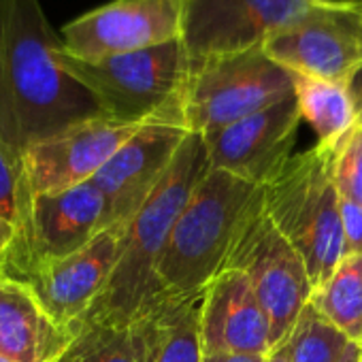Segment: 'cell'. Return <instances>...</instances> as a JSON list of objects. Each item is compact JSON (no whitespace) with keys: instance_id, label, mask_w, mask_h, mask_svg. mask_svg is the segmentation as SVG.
<instances>
[{"instance_id":"cell-1","label":"cell","mask_w":362,"mask_h":362,"mask_svg":"<svg viewBox=\"0 0 362 362\" xmlns=\"http://www.w3.org/2000/svg\"><path fill=\"white\" fill-rule=\"evenodd\" d=\"M62 37L39 0H0V143L24 156L75 124L103 117L60 60Z\"/></svg>"},{"instance_id":"cell-2","label":"cell","mask_w":362,"mask_h":362,"mask_svg":"<svg viewBox=\"0 0 362 362\" xmlns=\"http://www.w3.org/2000/svg\"><path fill=\"white\" fill-rule=\"evenodd\" d=\"M209 170L203 134L190 132L151 197L124 224L117 264L81 324H130L149 303L164 294L156 277V262L177 216Z\"/></svg>"},{"instance_id":"cell-3","label":"cell","mask_w":362,"mask_h":362,"mask_svg":"<svg viewBox=\"0 0 362 362\" xmlns=\"http://www.w3.org/2000/svg\"><path fill=\"white\" fill-rule=\"evenodd\" d=\"M262 186L211 168L177 216L156 262L166 294L203 292L224 269L233 243Z\"/></svg>"},{"instance_id":"cell-4","label":"cell","mask_w":362,"mask_h":362,"mask_svg":"<svg viewBox=\"0 0 362 362\" xmlns=\"http://www.w3.org/2000/svg\"><path fill=\"white\" fill-rule=\"evenodd\" d=\"M264 211L303 256L313 292L343 260L341 197L332 179V147L315 143L292 153L262 186Z\"/></svg>"},{"instance_id":"cell-5","label":"cell","mask_w":362,"mask_h":362,"mask_svg":"<svg viewBox=\"0 0 362 362\" xmlns=\"http://www.w3.org/2000/svg\"><path fill=\"white\" fill-rule=\"evenodd\" d=\"M60 60L94 94L105 117L130 126H186L184 94L190 62L181 39L98 62L77 60L62 45Z\"/></svg>"},{"instance_id":"cell-6","label":"cell","mask_w":362,"mask_h":362,"mask_svg":"<svg viewBox=\"0 0 362 362\" xmlns=\"http://www.w3.org/2000/svg\"><path fill=\"white\" fill-rule=\"evenodd\" d=\"M294 94V73L252 49L190 66L184 94V124L190 132H211L245 119Z\"/></svg>"},{"instance_id":"cell-7","label":"cell","mask_w":362,"mask_h":362,"mask_svg":"<svg viewBox=\"0 0 362 362\" xmlns=\"http://www.w3.org/2000/svg\"><path fill=\"white\" fill-rule=\"evenodd\" d=\"M226 269L250 279L271 322V345L288 341L313 286L303 256L267 216L262 192L237 233Z\"/></svg>"},{"instance_id":"cell-8","label":"cell","mask_w":362,"mask_h":362,"mask_svg":"<svg viewBox=\"0 0 362 362\" xmlns=\"http://www.w3.org/2000/svg\"><path fill=\"white\" fill-rule=\"evenodd\" d=\"M322 0H184L181 43L190 66L264 49Z\"/></svg>"},{"instance_id":"cell-9","label":"cell","mask_w":362,"mask_h":362,"mask_svg":"<svg viewBox=\"0 0 362 362\" xmlns=\"http://www.w3.org/2000/svg\"><path fill=\"white\" fill-rule=\"evenodd\" d=\"M103 228H107V205L94 181L28 197L3 275L18 277L39 262L75 254Z\"/></svg>"},{"instance_id":"cell-10","label":"cell","mask_w":362,"mask_h":362,"mask_svg":"<svg viewBox=\"0 0 362 362\" xmlns=\"http://www.w3.org/2000/svg\"><path fill=\"white\" fill-rule=\"evenodd\" d=\"M264 52L294 75L347 86L362 69V0H322Z\"/></svg>"},{"instance_id":"cell-11","label":"cell","mask_w":362,"mask_h":362,"mask_svg":"<svg viewBox=\"0 0 362 362\" xmlns=\"http://www.w3.org/2000/svg\"><path fill=\"white\" fill-rule=\"evenodd\" d=\"M184 0H113L62 28L64 52L83 62L181 39Z\"/></svg>"},{"instance_id":"cell-12","label":"cell","mask_w":362,"mask_h":362,"mask_svg":"<svg viewBox=\"0 0 362 362\" xmlns=\"http://www.w3.org/2000/svg\"><path fill=\"white\" fill-rule=\"evenodd\" d=\"M122 235L124 224L107 226L75 254L39 262L13 279L24 281L45 311L75 334L117 264Z\"/></svg>"},{"instance_id":"cell-13","label":"cell","mask_w":362,"mask_h":362,"mask_svg":"<svg viewBox=\"0 0 362 362\" xmlns=\"http://www.w3.org/2000/svg\"><path fill=\"white\" fill-rule=\"evenodd\" d=\"M300 122V109L292 94L245 119L205 132L209 164L247 184L264 186L290 160Z\"/></svg>"},{"instance_id":"cell-14","label":"cell","mask_w":362,"mask_h":362,"mask_svg":"<svg viewBox=\"0 0 362 362\" xmlns=\"http://www.w3.org/2000/svg\"><path fill=\"white\" fill-rule=\"evenodd\" d=\"M139 128L103 115L35 143L24 153L28 197L88 184Z\"/></svg>"},{"instance_id":"cell-15","label":"cell","mask_w":362,"mask_h":362,"mask_svg":"<svg viewBox=\"0 0 362 362\" xmlns=\"http://www.w3.org/2000/svg\"><path fill=\"white\" fill-rule=\"evenodd\" d=\"M190 130L173 124L141 126L92 179L105 197L107 226L126 224L151 197Z\"/></svg>"},{"instance_id":"cell-16","label":"cell","mask_w":362,"mask_h":362,"mask_svg":"<svg viewBox=\"0 0 362 362\" xmlns=\"http://www.w3.org/2000/svg\"><path fill=\"white\" fill-rule=\"evenodd\" d=\"M205 354H260L271 345V322L245 273L224 269L207 288L201 307Z\"/></svg>"},{"instance_id":"cell-17","label":"cell","mask_w":362,"mask_h":362,"mask_svg":"<svg viewBox=\"0 0 362 362\" xmlns=\"http://www.w3.org/2000/svg\"><path fill=\"white\" fill-rule=\"evenodd\" d=\"M73 337L24 281L0 275V356L18 362H58Z\"/></svg>"},{"instance_id":"cell-18","label":"cell","mask_w":362,"mask_h":362,"mask_svg":"<svg viewBox=\"0 0 362 362\" xmlns=\"http://www.w3.org/2000/svg\"><path fill=\"white\" fill-rule=\"evenodd\" d=\"M203 292L160 294L130 324L141 343L143 362H203Z\"/></svg>"},{"instance_id":"cell-19","label":"cell","mask_w":362,"mask_h":362,"mask_svg":"<svg viewBox=\"0 0 362 362\" xmlns=\"http://www.w3.org/2000/svg\"><path fill=\"white\" fill-rule=\"evenodd\" d=\"M294 96L300 117L313 128L320 145L334 147L356 128V113L347 86L294 75Z\"/></svg>"},{"instance_id":"cell-20","label":"cell","mask_w":362,"mask_h":362,"mask_svg":"<svg viewBox=\"0 0 362 362\" xmlns=\"http://www.w3.org/2000/svg\"><path fill=\"white\" fill-rule=\"evenodd\" d=\"M309 303L351 343L362 345V256H345Z\"/></svg>"},{"instance_id":"cell-21","label":"cell","mask_w":362,"mask_h":362,"mask_svg":"<svg viewBox=\"0 0 362 362\" xmlns=\"http://www.w3.org/2000/svg\"><path fill=\"white\" fill-rule=\"evenodd\" d=\"M58 362H143L132 324H81Z\"/></svg>"},{"instance_id":"cell-22","label":"cell","mask_w":362,"mask_h":362,"mask_svg":"<svg viewBox=\"0 0 362 362\" xmlns=\"http://www.w3.org/2000/svg\"><path fill=\"white\" fill-rule=\"evenodd\" d=\"M288 345L292 362H343L351 341L307 303L288 337Z\"/></svg>"},{"instance_id":"cell-23","label":"cell","mask_w":362,"mask_h":362,"mask_svg":"<svg viewBox=\"0 0 362 362\" xmlns=\"http://www.w3.org/2000/svg\"><path fill=\"white\" fill-rule=\"evenodd\" d=\"M332 179L339 197L362 207V128L356 126L332 147Z\"/></svg>"},{"instance_id":"cell-24","label":"cell","mask_w":362,"mask_h":362,"mask_svg":"<svg viewBox=\"0 0 362 362\" xmlns=\"http://www.w3.org/2000/svg\"><path fill=\"white\" fill-rule=\"evenodd\" d=\"M26 199L24 156L0 143V218L18 228Z\"/></svg>"},{"instance_id":"cell-25","label":"cell","mask_w":362,"mask_h":362,"mask_svg":"<svg viewBox=\"0 0 362 362\" xmlns=\"http://www.w3.org/2000/svg\"><path fill=\"white\" fill-rule=\"evenodd\" d=\"M341 224H343V258L362 256V207L341 199Z\"/></svg>"},{"instance_id":"cell-26","label":"cell","mask_w":362,"mask_h":362,"mask_svg":"<svg viewBox=\"0 0 362 362\" xmlns=\"http://www.w3.org/2000/svg\"><path fill=\"white\" fill-rule=\"evenodd\" d=\"M347 90H349V96H351L354 113H356V126L362 128V69L349 79Z\"/></svg>"},{"instance_id":"cell-27","label":"cell","mask_w":362,"mask_h":362,"mask_svg":"<svg viewBox=\"0 0 362 362\" xmlns=\"http://www.w3.org/2000/svg\"><path fill=\"white\" fill-rule=\"evenodd\" d=\"M16 235H18V228L13 224H9L7 220L0 218V269H3V264L9 256V250L16 241Z\"/></svg>"},{"instance_id":"cell-28","label":"cell","mask_w":362,"mask_h":362,"mask_svg":"<svg viewBox=\"0 0 362 362\" xmlns=\"http://www.w3.org/2000/svg\"><path fill=\"white\" fill-rule=\"evenodd\" d=\"M203 362H267L260 354H205Z\"/></svg>"},{"instance_id":"cell-29","label":"cell","mask_w":362,"mask_h":362,"mask_svg":"<svg viewBox=\"0 0 362 362\" xmlns=\"http://www.w3.org/2000/svg\"><path fill=\"white\" fill-rule=\"evenodd\" d=\"M267 362H292V356H290V345H288V341H284L281 345L273 347V349L267 354Z\"/></svg>"},{"instance_id":"cell-30","label":"cell","mask_w":362,"mask_h":362,"mask_svg":"<svg viewBox=\"0 0 362 362\" xmlns=\"http://www.w3.org/2000/svg\"><path fill=\"white\" fill-rule=\"evenodd\" d=\"M360 358H362V347H360L358 343H351V347L347 349V354H345L343 362H358Z\"/></svg>"},{"instance_id":"cell-31","label":"cell","mask_w":362,"mask_h":362,"mask_svg":"<svg viewBox=\"0 0 362 362\" xmlns=\"http://www.w3.org/2000/svg\"><path fill=\"white\" fill-rule=\"evenodd\" d=\"M0 362H18V360H11V358H7V356H0Z\"/></svg>"},{"instance_id":"cell-32","label":"cell","mask_w":362,"mask_h":362,"mask_svg":"<svg viewBox=\"0 0 362 362\" xmlns=\"http://www.w3.org/2000/svg\"><path fill=\"white\" fill-rule=\"evenodd\" d=\"M0 275H3V269H0Z\"/></svg>"},{"instance_id":"cell-33","label":"cell","mask_w":362,"mask_h":362,"mask_svg":"<svg viewBox=\"0 0 362 362\" xmlns=\"http://www.w3.org/2000/svg\"><path fill=\"white\" fill-rule=\"evenodd\" d=\"M360 347H362V345H360ZM360 362H362V358H360Z\"/></svg>"}]
</instances>
